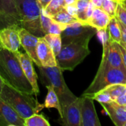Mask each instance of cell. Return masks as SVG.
<instances>
[{
    "instance_id": "cell-1",
    "label": "cell",
    "mask_w": 126,
    "mask_h": 126,
    "mask_svg": "<svg viewBox=\"0 0 126 126\" xmlns=\"http://www.w3.org/2000/svg\"><path fill=\"white\" fill-rule=\"evenodd\" d=\"M0 75L3 80L16 89L35 95L32 86L25 76L20 61L14 52L0 49Z\"/></svg>"
},
{
    "instance_id": "cell-2",
    "label": "cell",
    "mask_w": 126,
    "mask_h": 126,
    "mask_svg": "<svg viewBox=\"0 0 126 126\" xmlns=\"http://www.w3.org/2000/svg\"><path fill=\"white\" fill-rule=\"evenodd\" d=\"M0 97L10 105L23 119L41 111L44 106L39 104L32 94L20 92L4 82Z\"/></svg>"
},
{
    "instance_id": "cell-3",
    "label": "cell",
    "mask_w": 126,
    "mask_h": 126,
    "mask_svg": "<svg viewBox=\"0 0 126 126\" xmlns=\"http://www.w3.org/2000/svg\"><path fill=\"white\" fill-rule=\"evenodd\" d=\"M41 75V80L44 86H51L57 94L62 109L77 99L67 86L58 65L51 67L37 66Z\"/></svg>"
},
{
    "instance_id": "cell-4",
    "label": "cell",
    "mask_w": 126,
    "mask_h": 126,
    "mask_svg": "<svg viewBox=\"0 0 126 126\" xmlns=\"http://www.w3.org/2000/svg\"><path fill=\"white\" fill-rule=\"evenodd\" d=\"M89 41L90 39H87L62 46L60 52L56 56L57 63L62 71L74 70L90 54Z\"/></svg>"
},
{
    "instance_id": "cell-5",
    "label": "cell",
    "mask_w": 126,
    "mask_h": 126,
    "mask_svg": "<svg viewBox=\"0 0 126 126\" xmlns=\"http://www.w3.org/2000/svg\"><path fill=\"white\" fill-rule=\"evenodd\" d=\"M16 6L21 27L38 37H44L45 34L41 26V8L37 0H16Z\"/></svg>"
},
{
    "instance_id": "cell-6",
    "label": "cell",
    "mask_w": 126,
    "mask_h": 126,
    "mask_svg": "<svg viewBox=\"0 0 126 126\" xmlns=\"http://www.w3.org/2000/svg\"><path fill=\"white\" fill-rule=\"evenodd\" d=\"M113 84H126V72L120 69L111 68L103 73L96 74L93 81L83 94H93Z\"/></svg>"
},
{
    "instance_id": "cell-7",
    "label": "cell",
    "mask_w": 126,
    "mask_h": 126,
    "mask_svg": "<svg viewBox=\"0 0 126 126\" xmlns=\"http://www.w3.org/2000/svg\"><path fill=\"white\" fill-rule=\"evenodd\" d=\"M103 47L102 60L97 74L103 73L104 71L111 68L120 69L126 72L120 44L111 41L109 37V38L103 43Z\"/></svg>"
},
{
    "instance_id": "cell-8",
    "label": "cell",
    "mask_w": 126,
    "mask_h": 126,
    "mask_svg": "<svg viewBox=\"0 0 126 126\" xmlns=\"http://www.w3.org/2000/svg\"><path fill=\"white\" fill-rule=\"evenodd\" d=\"M97 32L96 28L79 21L66 24L61 34L62 44L66 45L87 39L91 40Z\"/></svg>"
},
{
    "instance_id": "cell-9",
    "label": "cell",
    "mask_w": 126,
    "mask_h": 126,
    "mask_svg": "<svg viewBox=\"0 0 126 126\" xmlns=\"http://www.w3.org/2000/svg\"><path fill=\"white\" fill-rule=\"evenodd\" d=\"M5 27L21 28L16 0H0V30Z\"/></svg>"
},
{
    "instance_id": "cell-10",
    "label": "cell",
    "mask_w": 126,
    "mask_h": 126,
    "mask_svg": "<svg viewBox=\"0 0 126 126\" xmlns=\"http://www.w3.org/2000/svg\"><path fill=\"white\" fill-rule=\"evenodd\" d=\"M83 97H77L70 104L62 109V117L60 120L66 126H81V106Z\"/></svg>"
},
{
    "instance_id": "cell-11",
    "label": "cell",
    "mask_w": 126,
    "mask_h": 126,
    "mask_svg": "<svg viewBox=\"0 0 126 126\" xmlns=\"http://www.w3.org/2000/svg\"><path fill=\"white\" fill-rule=\"evenodd\" d=\"M81 126H101L94 104V100L87 94H82Z\"/></svg>"
},
{
    "instance_id": "cell-12",
    "label": "cell",
    "mask_w": 126,
    "mask_h": 126,
    "mask_svg": "<svg viewBox=\"0 0 126 126\" xmlns=\"http://www.w3.org/2000/svg\"><path fill=\"white\" fill-rule=\"evenodd\" d=\"M18 32L21 41V46L25 50V52H27L32 59L34 63L37 66H41V64L37 55V46L40 37L30 33L23 27L20 28L18 30Z\"/></svg>"
},
{
    "instance_id": "cell-13",
    "label": "cell",
    "mask_w": 126,
    "mask_h": 126,
    "mask_svg": "<svg viewBox=\"0 0 126 126\" xmlns=\"http://www.w3.org/2000/svg\"><path fill=\"white\" fill-rule=\"evenodd\" d=\"M19 29L5 27L0 30V47L12 52L18 51L21 47Z\"/></svg>"
},
{
    "instance_id": "cell-14",
    "label": "cell",
    "mask_w": 126,
    "mask_h": 126,
    "mask_svg": "<svg viewBox=\"0 0 126 126\" xmlns=\"http://www.w3.org/2000/svg\"><path fill=\"white\" fill-rule=\"evenodd\" d=\"M14 53L18 57L24 73L32 86L35 96H37L39 94V87L38 85V75L35 73V71L33 67L34 62L32 59L29 56L27 52L23 53L19 51H17Z\"/></svg>"
},
{
    "instance_id": "cell-15",
    "label": "cell",
    "mask_w": 126,
    "mask_h": 126,
    "mask_svg": "<svg viewBox=\"0 0 126 126\" xmlns=\"http://www.w3.org/2000/svg\"><path fill=\"white\" fill-rule=\"evenodd\" d=\"M37 55L42 66L51 67L58 65L56 56L44 37H40L37 46Z\"/></svg>"
},
{
    "instance_id": "cell-16",
    "label": "cell",
    "mask_w": 126,
    "mask_h": 126,
    "mask_svg": "<svg viewBox=\"0 0 126 126\" xmlns=\"http://www.w3.org/2000/svg\"><path fill=\"white\" fill-rule=\"evenodd\" d=\"M0 115L4 126H24V119L1 97Z\"/></svg>"
},
{
    "instance_id": "cell-17",
    "label": "cell",
    "mask_w": 126,
    "mask_h": 126,
    "mask_svg": "<svg viewBox=\"0 0 126 126\" xmlns=\"http://www.w3.org/2000/svg\"><path fill=\"white\" fill-rule=\"evenodd\" d=\"M100 104L115 126H124L126 123V111L123 106L119 105L114 100Z\"/></svg>"
},
{
    "instance_id": "cell-18",
    "label": "cell",
    "mask_w": 126,
    "mask_h": 126,
    "mask_svg": "<svg viewBox=\"0 0 126 126\" xmlns=\"http://www.w3.org/2000/svg\"><path fill=\"white\" fill-rule=\"evenodd\" d=\"M111 17L101 8L95 7L91 17L87 21V24L96 28L97 30H106Z\"/></svg>"
},
{
    "instance_id": "cell-19",
    "label": "cell",
    "mask_w": 126,
    "mask_h": 126,
    "mask_svg": "<svg viewBox=\"0 0 126 126\" xmlns=\"http://www.w3.org/2000/svg\"><path fill=\"white\" fill-rule=\"evenodd\" d=\"M46 88L47 89V94L45 98V101L44 103V108L46 109H51L54 108L57 109L60 118L62 117L63 113H62V108L60 103V100L58 99V97L57 94L55 93L54 89L51 86H45Z\"/></svg>"
},
{
    "instance_id": "cell-20",
    "label": "cell",
    "mask_w": 126,
    "mask_h": 126,
    "mask_svg": "<svg viewBox=\"0 0 126 126\" xmlns=\"http://www.w3.org/2000/svg\"><path fill=\"white\" fill-rule=\"evenodd\" d=\"M107 31L111 41H116L119 44L121 42V30L118 19L116 16L111 18L107 27Z\"/></svg>"
},
{
    "instance_id": "cell-21",
    "label": "cell",
    "mask_w": 126,
    "mask_h": 126,
    "mask_svg": "<svg viewBox=\"0 0 126 126\" xmlns=\"http://www.w3.org/2000/svg\"><path fill=\"white\" fill-rule=\"evenodd\" d=\"M100 92L109 94L112 100H115L120 96L126 93V84H113L106 86Z\"/></svg>"
},
{
    "instance_id": "cell-22",
    "label": "cell",
    "mask_w": 126,
    "mask_h": 126,
    "mask_svg": "<svg viewBox=\"0 0 126 126\" xmlns=\"http://www.w3.org/2000/svg\"><path fill=\"white\" fill-rule=\"evenodd\" d=\"M44 38H45V40L47 41V43L53 50L55 56H57L60 52L63 46L61 35L47 33L44 36Z\"/></svg>"
},
{
    "instance_id": "cell-23",
    "label": "cell",
    "mask_w": 126,
    "mask_h": 126,
    "mask_svg": "<svg viewBox=\"0 0 126 126\" xmlns=\"http://www.w3.org/2000/svg\"><path fill=\"white\" fill-rule=\"evenodd\" d=\"M91 0H77L75 4L77 7L76 18L83 24H87V9Z\"/></svg>"
},
{
    "instance_id": "cell-24",
    "label": "cell",
    "mask_w": 126,
    "mask_h": 126,
    "mask_svg": "<svg viewBox=\"0 0 126 126\" xmlns=\"http://www.w3.org/2000/svg\"><path fill=\"white\" fill-rule=\"evenodd\" d=\"M66 6V4L65 3V0H52L46 9L42 10L46 15L52 17L61 10L65 9Z\"/></svg>"
},
{
    "instance_id": "cell-25",
    "label": "cell",
    "mask_w": 126,
    "mask_h": 126,
    "mask_svg": "<svg viewBox=\"0 0 126 126\" xmlns=\"http://www.w3.org/2000/svg\"><path fill=\"white\" fill-rule=\"evenodd\" d=\"M54 21L60 23V24H64V25H66V24H71V23H73V22H75V21H78V18H75V16H72L66 10V8L61 10L60 12H58V13H56L55 15L52 16L51 17Z\"/></svg>"
},
{
    "instance_id": "cell-26",
    "label": "cell",
    "mask_w": 126,
    "mask_h": 126,
    "mask_svg": "<svg viewBox=\"0 0 126 126\" xmlns=\"http://www.w3.org/2000/svg\"><path fill=\"white\" fill-rule=\"evenodd\" d=\"M24 126H50V124L43 114L36 113L24 120Z\"/></svg>"
},
{
    "instance_id": "cell-27",
    "label": "cell",
    "mask_w": 126,
    "mask_h": 126,
    "mask_svg": "<svg viewBox=\"0 0 126 126\" xmlns=\"http://www.w3.org/2000/svg\"><path fill=\"white\" fill-rule=\"evenodd\" d=\"M119 1L117 0H103L101 9L103 10L111 18L116 16V11Z\"/></svg>"
},
{
    "instance_id": "cell-28",
    "label": "cell",
    "mask_w": 126,
    "mask_h": 126,
    "mask_svg": "<svg viewBox=\"0 0 126 126\" xmlns=\"http://www.w3.org/2000/svg\"><path fill=\"white\" fill-rule=\"evenodd\" d=\"M89 95L93 100H97L100 103H109L112 101V99L109 96V94L103 92H98L97 93H94L93 94H87Z\"/></svg>"
},
{
    "instance_id": "cell-29",
    "label": "cell",
    "mask_w": 126,
    "mask_h": 126,
    "mask_svg": "<svg viewBox=\"0 0 126 126\" xmlns=\"http://www.w3.org/2000/svg\"><path fill=\"white\" fill-rule=\"evenodd\" d=\"M52 21V18L51 17H49V16L46 15L44 11L41 10V29L42 31L44 32V33L46 35L48 33V30H49V27L50 26V24Z\"/></svg>"
},
{
    "instance_id": "cell-30",
    "label": "cell",
    "mask_w": 126,
    "mask_h": 126,
    "mask_svg": "<svg viewBox=\"0 0 126 126\" xmlns=\"http://www.w3.org/2000/svg\"><path fill=\"white\" fill-rule=\"evenodd\" d=\"M115 16L120 21L126 25V8L123 2L118 3Z\"/></svg>"
},
{
    "instance_id": "cell-31",
    "label": "cell",
    "mask_w": 126,
    "mask_h": 126,
    "mask_svg": "<svg viewBox=\"0 0 126 126\" xmlns=\"http://www.w3.org/2000/svg\"><path fill=\"white\" fill-rule=\"evenodd\" d=\"M64 24H60L55 21H54L52 19L50 26L49 27V30H48V33H52V34H58V35H61L62 31L63 30V29L65 28Z\"/></svg>"
},
{
    "instance_id": "cell-32",
    "label": "cell",
    "mask_w": 126,
    "mask_h": 126,
    "mask_svg": "<svg viewBox=\"0 0 126 126\" xmlns=\"http://www.w3.org/2000/svg\"><path fill=\"white\" fill-rule=\"evenodd\" d=\"M118 21H119V25H120V30H121V42L120 43V44L126 49V25L123 24L119 20Z\"/></svg>"
},
{
    "instance_id": "cell-33",
    "label": "cell",
    "mask_w": 126,
    "mask_h": 126,
    "mask_svg": "<svg viewBox=\"0 0 126 126\" xmlns=\"http://www.w3.org/2000/svg\"><path fill=\"white\" fill-rule=\"evenodd\" d=\"M66 10L73 16H75L76 18V15H77V7H76V4H69L66 6Z\"/></svg>"
},
{
    "instance_id": "cell-34",
    "label": "cell",
    "mask_w": 126,
    "mask_h": 126,
    "mask_svg": "<svg viewBox=\"0 0 126 126\" xmlns=\"http://www.w3.org/2000/svg\"><path fill=\"white\" fill-rule=\"evenodd\" d=\"M114 101L120 106H125L126 104V93L117 97Z\"/></svg>"
},
{
    "instance_id": "cell-35",
    "label": "cell",
    "mask_w": 126,
    "mask_h": 126,
    "mask_svg": "<svg viewBox=\"0 0 126 126\" xmlns=\"http://www.w3.org/2000/svg\"><path fill=\"white\" fill-rule=\"evenodd\" d=\"M52 0H37L40 7L41 8V10H44L46 9V7L48 6V4L51 2Z\"/></svg>"
},
{
    "instance_id": "cell-36",
    "label": "cell",
    "mask_w": 126,
    "mask_h": 126,
    "mask_svg": "<svg viewBox=\"0 0 126 126\" xmlns=\"http://www.w3.org/2000/svg\"><path fill=\"white\" fill-rule=\"evenodd\" d=\"M120 49H121L122 55H123V63H124V66H125V67H126V49L120 45Z\"/></svg>"
},
{
    "instance_id": "cell-37",
    "label": "cell",
    "mask_w": 126,
    "mask_h": 126,
    "mask_svg": "<svg viewBox=\"0 0 126 126\" xmlns=\"http://www.w3.org/2000/svg\"><path fill=\"white\" fill-rule=\"evenodd\" d=\"M92 3L94 4V6L95 7H99L101 8L102 7V3H103V0H91Z\"/></svg>"
},
{
    "instance_id": "cell-38",
    "label": "cell",
    "mask_w": 126,
    "mask_h": 126,
    "mask_svg": "<svg viewBox=\"0 0 126 126\" xmlns=\"http://www.w3.org/2000/svg\"><path fill=\"white\" fill-rule=\"evenodd\" d=\"M4 83V81L3 80V79H2V78H1V75H0V93H1V90H2Z\"/></svg>"
},
{
    "instance_id": "cell-39",
    "label": "cell",
    "mask_w": 126,
    "mask_h": 126,
    "mask_svg": "<svg viewBox=\"0 0 126 126\" xmlns=\"http://www.w3.org/2000/svg\"><path fill=\"white\" fill-rule=\"evenodd\" d=\"M77 0H65V3L66 5H69V4H74L76 2Z\"/></svg>"
},
{
    "instance_id": "cell-40",
    "label": "cell",
    "mask_w": 126,
    "mask_h": 126,
    "mask_svg": "<svg viewBox=\"0 0 126 126\" xmlns=\"http://www.w3.org/2000/svg\"><path fill=\"white\" fill-rule=\"evenodd\" d=\"M0 126H4V122H3V120H2V119L1 117V115H0Z\"/></svg>"
},
{
    "instance_id": "cell-41",
    "label": "cell",
    "mask_w": 126,
    "mask_h": 126,
    "mask_svg": "<svg viewBox=\"0 0 126 126\" xmlns=\"http://www.w3.org/2000/svg\"><path fill=\"white\" fill-rule=\"evenodd\" d=\"M123 4H124V6L126 7V1H123Z\"/></svg>"
},
{
    "instance_id": "cell-42",
    "label": "cell",
    "mask_w": 126,
    "mask_h": 126,
    "mask_svg": "<svg viewBox=\"0 0 126 126\" xmlns=\"http://www.w3.org/2000/svg\"><path fill=\"white\" fill-rule=\"evenodd\" d=\"M117 1H118L119 2H123V1H124L125 0H117Z\"/></svg>"
},
{
    "instance_id": "cell-43",
    "label": "cell",
    "mask_w": 126,
    "mask_h": 126,
    "mask_svg": "<svg viewBox=\"0 0 126 126\" xmlns=\"http://www.w3.org/2000/svg\"><path fill=\"white\" fill-rule=\"evenodd\" d=\"M123 108L125 109V110H126V105H125V106H123Z\"/></svg>"
},
{
    "instance_id": "cell-44",
    "label": "cell",
    "mask_w": 126,
    "mask_h": 126,
    "mask_svg": "<svg viewBox=\"0 0 126 126\" xmlns=\"http://www.w3.org/2000/svg\"><path fill=\"white\" fill-rule=\"evenodd\" d=\"M124 126H126V123H125V125H124Z\"/></svg>"
},
{
    "instance_id": "cell-45",
    "label": "cell",
    "mask_w": 126,
    "mask_h": 126,
    "mask_svg": "<svg viewBox=\"0 0 126 126\" xmlns=\"http://www.w3.org/2000/svg\"><path fill=\"white\" fill-rule=\"evenodd\" d=\"M125 1H126V0H125Z\"/></svg>"
},
{
    "instance_id": "cell-46",
    "label": "cell",
    "mask_w": 126,
    "mask_h": 126,
    "mask_svg": "<svg viewBox=\"0 0 126 126\" xmlns=\"http://www.w3.org/2000/svg\"><path fill=\"white\" fill-rule=\"evenodd\" d=\"M0 49H1V47H0Z\"/></svg>"
}]
</instances>
